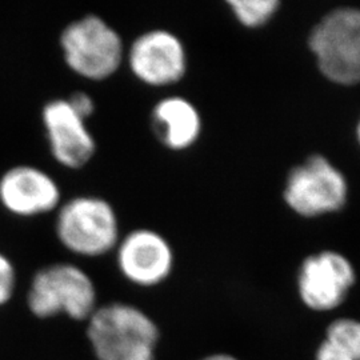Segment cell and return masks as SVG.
<instances>
[{
    "label": "cell",
    "mask_w": 360,
    "mask_h": 360,
    "mask_svg": "<svg viewBox=\"0 0 360 360\" xmlns=\"http://www.w3.org/2000/svg\"><path fill=\"white\" fill-rule=\"evenodd\" d=\"M347 180L323 155H312L290 169L283 188L285 205L304 218L339 211L347 200Z\"/></svg>",
    "instance_id": "6"
},
{
    "label": "cell",
    "mask_w": 360,
    "mask_h": 360,
    "mask_svg": "<svg viewBox=\"0 0 360 360\" xmlns=\"http://www.w3.org/2000/svg\"><path fill=\"white\" fill-rule=\"evenodd\" d=\"M326 340L340 348L352 359L360 360V322L355 319H336L327 328Z\"/></svg>",
    "instance_id": "14"
},
{
    "label": "cell",
    "mask_w": 360,
    "mask_h": 360,
    "mask_svg": "<svg viewBox=\"0 0 360 360\" xmlns=\"http://www.w3.org/2000/svg\"><path fill=\"white\" fill-rule=\"evenodd\" d=\"M68 103L77 111L79 115L86 120H90L96 111V103L94 98L86 91H75L67 96Z\"/></svg>",
    "instance_id": "16"
},
{
    "label": "cell",
    "mask_w": 360,
    "mask_h": 360,
    "mask_svg": "<svg viewBox=\"0 0 360 360\" xmlns=\"http://www.w3.org/2000/svg\"><path fill=\"white\" fill-rule=\"evenodd\" d=\"M59 47L67 68L89 82H105L124 65L127 46L115 27L87 13L62 30Z\"/></svg>",
    "instance_id": "1"
},
{
    "label": "cell",
    "mask_w": 360,
    "mask_h": 360,
    "mask_svg": "<svg viewBox=\"0 0 360 360\" xmlns=\"http://www.w3.org/2000/svg\"><path fill=\"white\" fill-rule=\"evenodd\" d=\"M55 235L74 255L101 257L115 251L123 233L114 205L103 196L83 193L56 210Z\"/></svg>",
    "instance_id": "2"
},
{
    "label": "cell",
    "mask_w": 360,
    "mask_h": 360,
    "mask_svg": "<svg viewBox=\"0 0 360 360\" xmlns=\"http://www.w3.org/2000/svg\"><path fill=\"white\" fill-rule=\"evenodd\" d=\"M226 4L236 23L250 30L270 23L281 8L279 0H229Z\"/></svg>",
    "instance_id": "13"
},
{
    "label": "cell",
    "mask_w": 360,
    "mask_h": 360,
    "mask_svg": "<svg viewBox=\"0 0 360 360\" xmlns=\"http://www.w3.org/2000/svg\"><path fill=\"white\" fill-rule=\"evenodd\" d=\"M309 47L328 80L342 86L360 83V10L340 7L312 28Z\"/></svg>",
    "instance_id": "4"
},
{
    "label": "cell",
    "mask_w": 360,
    "mask_h": 360,
    "mask_svg": "<svg viewBox=\"0 0 360 360\" xmlns=\"http://www.w3.org/2000/svg\"><path fill=\"white\" fill-rule=\"evenodd\" d=\"M355 282L356 274L347 257L336 251H322L303 260L297 291L309 309L331 311L346 300Z\"/></svg>",
    "instance_id": "10"
},
{
    "label": "cell",
    "mask_w": 360,
    "mask_h": 360,
    "mask_svg": "<svg viewBox=\"0 0 360 360\" xmlns=\"http://www.w3.org/2000/svg\"><path fill=\"white\" fill-rule=\"evenodd\" d=\"M27 303L39 318L65 314L82 321L96 309V288L90 275L77 264L55 263L34 275Z\"/></svg>",
    "instance_id": "5"
},
{
    "label": "cell",
    "mask_w": 360,
    "mask_h": 360,
    "mask_svg": "<svg viewBox=\"0 0 360 360\" xmlns=\"http://www.w3.org/2000/svg\"><path fill=\"white\" fill-rule=\"evenodd\" d=\"M114 252L120 274L141 287L163 283L175 267L171 242L162 232L148 227L123 233Z\"/></svg>",
    "instance_id": "8"
},
{
    "label": "cell",
    "mask_w": 360,
    "mask_h": 360,
    "mask_svg": "<svg viewBox=\"0 0 360 360\" xmlns=\"http://www.w3.org/2000/svg\"><path fill=\"white\" fill-rule=\"evenodd\" d=\"M124 65L139 83L166 89L180 83L188 72V51L179 35L167 28L143 31L129 43Z\"/></svg>",
    "instance_id": "7"
},
{
    "label": "cell",
    "mask_w": 360,
    "mask_h": 360,
    "mask_svg": "<svg viewBox=\"0 0 360 360\" xmlns=\"http://www.w3.org/2000/svg\"><path fill=\"white\" fill-rule=\"evenodd\" d=\"M150 119L156 139L168 151L184 153L200 141L203 116L196 104L183 95H167L159 99Z\"/></svg>",
    "instance_id": "12"
},
{
    "label": "cell",
    "mask_w": 360,
    "mask_h": 360,
    "mask_svg": "<svg viewBox=\"0 0 360 360\" xmlns=\"http://www.w3.org/2000/svg\"><path fill=\"white\" fill-rule=\"evenodd\" d=\"M41 123L53 160L67 169L77 171L90 165L98 143L89 126L68 103L67 98H55L41 108Z\"/></svg>",
    "instance_id": "9"
},
{
    "label": "cell",
    "mask_w": 360,
    "mask_h": 360,
    "mask_svg": "<svg viewBox=\"0 0 360 360\" xmlns=\"http://www.w3.org/2000/svg\"><path fill=\"white\" fill-rule=\"evenodd\" d=\"M356 136H358V141L360 143V120L359 123H358V129H356Z\"/></svg>",
    "instance_id": "19"
},
{
    "label": "cell",
    "mask_w": 360,
    "mask_h": 360,
    "mask_svg": "<svg viewBox=\"0 0 360 360\" xmlns=\"http://www.w3.org/2000/svg\"><path fill=\"white\" fill-rule=\"evenodd\" d=\"M0 203L16 217L34 218L56 212L63 203L58 180L35 166H15L0 178Z\"/></svg>",
    "instance_id": "11"
},
{
    "label": "cell",
    "mask_w": 360,
    "mask_h": 360,
    "mask_svg": "<svg viewBox=\"0 0 360 360\" xmlns=\"http://www.w3.org/2000/svg\"><path fill=\"white\" fill-rule=\"evenodd\" d=\"M316 360H355L352 359L346 352L340 348L336 347L328 340H323L322 345L316 351Z\"/></svg>",
    "instance_id": "17"
},
{
    "label": "cell",
    "mask_w": 360,
    "mask_h": 360,
    "mask_svg": "<svg viewBox=\"0 0 360 360\" xmlns=\"http://www.w3.org/2000/svg\"><path fill=\"white\" fill-rule=\"evenodd\" d=\"M15 283L16 274L13 262L0 252V307L13 297Z\"/></svg>",
    "instance_id": "15"
},
{
    "label": "cell",
    "mask_w": 360,
    "mask_h": 360,
    "mask_svg": "<svg viewBox=\"0 0 360 360\" xmlns=\"http://www.w3.org/2000/svg\"><path fill=\"white\" fill-rule=\"evenodd\" d=\"M203 360H238L229 355H212V356H208L206 359Z\"/></svg>",
    "instance_id": "18"
},
{
    "label": "cell",
    "mask_w": 360,
    "mask_h": 360,
    "mask_svg": "<svg viewBox=\"0 0 360 360\" xmlns=\"http://www.w3.org/2000/svg\"><path fill=\"white\" fill-rule=\"evenodd\" d=\"M89 336L101 360H154L158 328L131 304L111 303L95 309Z\"/></svg>",
    "instance_id": "3"
}]
</instances>
